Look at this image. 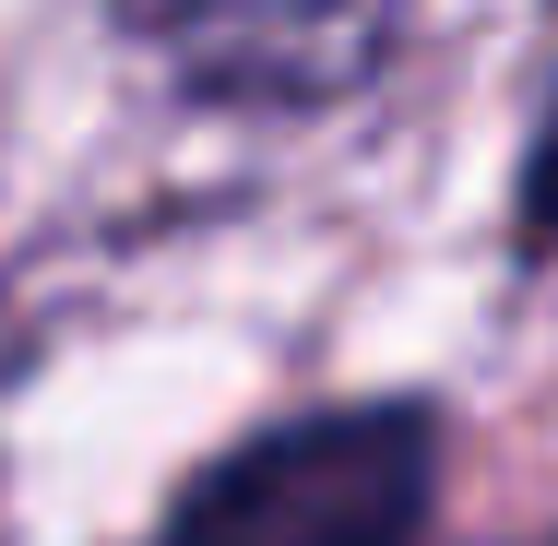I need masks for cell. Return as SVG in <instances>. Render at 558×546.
<instances>
[{
    "label": "cell",
    "instance_id": "cell-1",
    "mask_svg": "<svg viewBox=\"0 0 558 546\" xmlns=\"http://www.w3.org/2000/svg\"><path fill=\"white\" fill-rule=\"evenodd\" d=\"M440 439L416 404H333L262 428L179 499L167 546H404L428 511Z\"/></svg>",
    "mask_w": 558,
    "mask_h": 546
},
{
    "label": "cell",
    "instance_id": "cell-2",
    "mask_svg": "<svg viewBox=\"0 0 558 546\" xmlns=\"http://www.w3.org/2000/svg\"><path fill=\"white\" fill-rule=\"evenodd\" d=\"M523 238L558 250V119H547V143H535V167H523Z\"/></svg>",
    "mask_w": 558,
    "mask_h": 546
}]
</instances>
